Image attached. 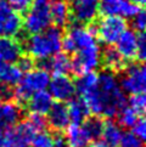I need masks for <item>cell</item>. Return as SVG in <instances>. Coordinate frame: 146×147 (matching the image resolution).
<instances>
[{
    "label": "cell",
    "mask_w": 146,
    "mask_h": 147,
    "mask_svg": "<svg viewBox=\"0 0 146 147\" xmlns=\"http://www.w3.org/2000/svg\"><path fill=\"white\" fill-rule=\"evenodd\" d=\"M116 50L124 61H133L138 54V33L132 29H126L116 43Z\"/></svg>",
    "instance_id": "4fadbf2b"
},
{
    "label": "cell",
    "mask_w": 146,
    "mask_h": 147,
    "mask_svg": "<svg viewBox=\"0 0 146 147\" xmlns=\"http://www.w3.org/2000/svg\"><path fill=\"white\" fill-rule=\"evenodd\" d=\"M101 63H103L107 71L113 73L122 71L126 67V61L119 55L116 48H107L103 52H101Z\"/></svg>",
    "instance_id": "cb8c5ba5"
},
{
    "label": "cell",
    "mask_w": 146,
    "mask_h": 147,
    "mask_svg": "<svg viewBox=\"0 0 146 147\" xmlns=\"http://www.w3.org/2000/svg\"><path fill=\"white\" fill-rule=\"evenodd\" d=\"M17 62V67L20 68L22 73H26V72H29L30 69L34 68V59H32L29 55L27 56H20V59L16 61Z\"/></svg>",
    "instance_id": "1f68e13d"
},
{
    "label": "cell",
    "mask_w": 146,
    "mask_h": 147,
    "mask_svg": "<svg viewBox=\"0 0 146 147\" xmlns=\"http://www.w3.org/2000/svg\"><path fill=\"white\" fill-rule=\"evenodd\" d=\"M71 63L72 60L68 57V55L57 52L56 55H54L48 60L46 67L55 76H66L68 72H71Z\"/></svg>",
    "instance_id": "d4e9b609"
},
{
    "label": "cell",
    "mask_w": 146,
    "mask_h": 147,
    "mask_svg": "<svg viewBox=\"0 0 146 147\" xmlns=\"http://www.w3.org/2000/svg\"><path fill=\"white\" fill-rule=\"evenodd\" d=\"M49 94L57 102H68L76 95V86L68 76H55L49 83Z\"/></svg>",
    "instance_id": "8fae6325"
},
{
    "label": "cell",
    "mask_w": 146,
    "mask_h": 147,
    "mask_svg": "<svg viewBox=\"0 0 146 147\" xmlns=\"http://www.w3.org/2000/svg\"><path fill=\"white\" fill-rule=\"evenodd\" d=\"M53 97L49 94V91L41 90L38 92H34L32 96L28 98V109L30 113L34 114H40V115H46L50 108L53 107L54 101Z\"/></svg>",
    "instance_id": "ffe728a7"
},
{
    "label": "cell",
    "mask_w": 146,
    "mask_h": 147,
    "mask_svg": "<svg viewBox=\"0 0 146 147\" xmlns=\"http://www.w3.org/2000/svg\"><path fill=\"white\" fill-rule=\"evenodd\" d=\"M71 16L79 23H91L99 13V0H72Z\"/></svg>",
    "instance_id": "7c38bea8"
},
{
    "label": "cell",
    "mask_w": 146,
    "mask_h": 147,
    "mask_svg": "<svg viewBox=\"0 0 146 147\" xmlns=\"http://www.w3.org/2000/svg\"><path fill=\"white\" fill-rule=\"evenodd\" d=\"M48 117H46V123L49 124L51 129L56 131L64 130L70 125V115L68 111H67V106L64 102H57L53 105V107L50 108L48 112Z\"/></svg>",
    "instance_id": "2e32d148"
},
{
    "label": "cell",
    "mask_w": 146,
    "mask_h": 147,
    "mask_svg": "<svg viewBox=\"0 0 146 147\" xmlns=\"http://www.w3.org/2000/svg\"><path fill=\"white\" fill-rule=\"evenodd\" d=\"M97 44L94 27L73 24L62 38V49L68 54H76L85 48Z\"/></svg>",
    "instance_id": "5b68a950"
},
{
    "label": "cell",
    "mask_w": 146,
    "mask_h": 147,
    "mask_svg": "<svg viewBox=\"0 0 146 147\" xmlns=\"http://www.w3.org/2000/svg\"><path fill=\"white\" fill-rule=\"evenodd\" d=\"M128 107H130L139 115L143 114L146 108V97L144 95V92L130 95V97L128 100Z\"/></svg>",
    "instance_id": "f546056e"
},
{
    "label": "cell",
    "mask_w": 146,
    "mask_h": 147,
    "mask_svg": "<svg viewBox=\"0 0 146 147\" xmlns=\"http://www.w3.org/2000/svg\"><path fill=\"white\" fill-rule=\"evenodd\" d=\"M117 117H118V123H119L118 125H122L124 128H133V125L137 123V120L140 118V115L126 105L118 112Z\"/></svg>",
    "instance_id": "83f0119b"
},
{
    "label": "cell",
    "mask_w": 146,
    "mask_h": 147,
    "mask_svg": "<svg viewBox=\"0 0 146 147\" xmlns=\"http://www.w3.org/2000/svg\"><path fill=\"white\" fill-rule=\"evenodd\" d=\"M67 111H68L70 120L74 124H80L89 117V108H88L85 101L83 98H74L68 101L67 105Z\"/></svg>",
    "instance_id": "7402d4cb"
},
{
    "label": "cell",
    "mask_w": 146,
    "mask_h": 147,
    "mask_svg": "<svg viewBox=\"0 0 146 147\" xmlns=\"http://www.w3.org/2000/svg\"><path fill=\"white\" fill-rule=\"evenodd\" d=\"M101 65V50L99 44L85 48L76 52L74 59L72 60L71 71L77 76L85 72H93Z\"/></svg>",
    "instance_id": "ba28073f"
},
{
    "label": "cell",
    "mask_w": 146,
    "mask_h": 147,
    "mask_svg": "<svg viewBox=\"0 0 146 147\" xmlns=\"http://www.w3.org/2000/svg\"><path fill=\"white\" fill-rule=\"evenodd\" d=\"M132 129H133L132 133H134L139 139H141V140L144 141V139L146 138V123H145L144 118L140 117V118L137 120V123L133 125Z\"/></svg>",
    "instance_id": "8d00e7d4"
},
{
    "label": "cell",
    "mask_w": 146,
    "mask_h": 147,
    "mask_svg": "<svg viewBox=\"0 0 146 147\" xmlns=\"http://www.w3.org/2000/svg\"><path fill=\"white\" fill-rule=\"evenodd\" d=\"M88 147H111V146L106 144L103 140H96V141H94L93 144H89Z\"/></svg>",
    "instance_id": "ab89813d"
},
{
    "label": "cell",
    "mask_w": 146,
    "mask_h": 147,
    "mask_svg": "<svg viewBox=\"0 0 146 147\" xmlns=\"http://www.w3.org/2000/svg\"><path fill=\"white\" fill-rule=\"evenodd\" d=\"M119 146L121 147H144V141L141 139H139L132 131H128V133L122 134Z\"/></svg>",
    "instance_id": "4dcf8cb0"
},
{
    "label": "cell",
    "mask_w": 146,
    "mask_h": 147,
    "mask_svg": "<svg viewBox=\"0 0 146 147\" xmlns=\"http://www.w3.org/2000/svg\"><path fill=\"white\" fill-rule=\"evenodd\" d=\"M71 6L67 0H51L50 18L56 27H65L71 21Z\"/></svg>",
    "instance_id": "ac0fdd59"
},
{
    "label": "cell",
    "mask_w": 146,
    "mask_h": 147,
    "mask_svg": "<svg viewBox=\"0 0 146 147\" xmlns=\"http://www.w3.org/2000/svg\"><path fill=\"white\" fill-rule=\"evenodd\" d=\"M50 1L49 0H34L27 10L22 21V26L28 34H36L50 27Z\"/></svg>",
    "instance_id": "277c9868"
},
{
    "label": "cell",
    "mask_w": 146,
    "mask_h": 147,
    "mask_svg": "<svg viewBox=\"0 0 146 147\" xmlns=\"http://www.w3.org/2000/svg\"><path fill=\"white\" fill-rule=\"evenodd\" d=\"M6 1L17 13L27 11L30 4H32V0H6Z\"/></svg>",
    "instance_id": "836d02e7"
},
{
    "label": "cell",
    "mask_w": 146,
    "mask_h": 147,
    "mask_svg": "<svg viewBox=\"0 0 146 147\" xmlns=\"http://www.w3.org/2000/svg\"><path fill=\"white\" fill-rule=\"evenodd\" d=\"M122 130L121 127L113 120H107V122H103V128H102V133L101 136L103 141L106 144H108L111 147H117L119 146V141L122 138Z\"/></svg>",
    "instance_id": "484cf974"
},
{
    "label": "cell",
    "mask_w": 146,
    "mask_h": 147,
    "mask_svg": "<svg viewBox=\"0 0 146 147\" xmlns=\"http://www.w3.org/2000/svg\"><path fill=\"white\" fill-rule=\"evenodd\" d=\"M137 59L139 61H144L146 59V36L144 32L138 33V54Z\"/></svg>",
    "instance_id": "e575fe53"
},
{
    "label": "cell",
    "mask_w": 146,
    "mask_h": 147,
    "mask_svg": "<svg viewBox=\"0 0 146 147\" xmlns=\"http://www.w3.org/2000/svg\"><path fill=\"white\" fill-rule=\"evenodd\" d=\"M85 131L88 133V135L90 136V139H97L101 136L102 133V128H103V120L99 117V115H95V117H88L84 120V124H83Z\"/></svg>",
    "instance_id": "4316f807"
},
{
    "label": "cell",
    "mask_w": 146,
    "mask_h": 147,
    "mask_svg": "<svg viewBox=\"0 0 146 147\" xmlns=\"http://www.w3.org/2000/svg\"><path fill=\"white\" fill-rule=\"evenodd\" d=\"M49 71L44 67L33 68L22 76L17 88L14 90V98L18 102H27L34 92L45 90L50 83Z\"/></svg>",
    "instance_id": "3957f363"
},
{
    "label": "cell",
    "mask_w": 146,
    "mask_h": 147,
    "mask_svg": "<svg viewBox=\"0 0 146 147\" xmlns=\"http://www.w3.org/2000/svg\"><path fill=\"white\" fill-rule=\"evenodd\" d=\"M30 123H32L33 127L38 130V131H41L44 130L45 125H46V119L44 115H40V114H34V113H30V115L27 118Z\"/></svg>",
    "instance_id": "d590c367"
},
{
    "label": "cell",
    "mask_w": 146,
    "mask_h": 147,
    "mask_svg": "<svg viewBox=\"0 0 146 147\" xmlns=\"http://www.w3.org/2000/svg\"><path fill=\"white\" fill-rule=\"evenodd\" d=\"M132 22H133L134 29H137L138 32H144V29L146 27V16L143 9L135 16L132 17Z\"/></svg>",
    "instance_id": "d6a6232c"
},
{
    "label": "cell",
    "mask_w": 146,
    "mask_h": 147,
    "mask_svg": "<svg viewBox=\"0 0 146 147\" xmlns=\"http://www.w3.org/2000/svg\"><path fill=\"white\" fill-rule=\"evenodd\" d=\"M54 146L55 147H66V141L65 138L60 134L54 135Z\"/></svg>",
    "instance_id": "f35d334b"
},
{
    "label": "cell",
    "mask_w": 146,
    "mask_h": 147,
    "mask_svg": "<svg viewBox=\"0 0 146 147\" xmlns=\"http://www.w3.org/2000/svg\"><path fill=\"white\" fill-rule=\"evenodd\" d=\"M22 48L17 39L10 36L0 38V62L5 63H15L21 56Z\"/></svg>",
    "instance_id": "d6986e66"
},
{
    "label": "cell",
    "mask_w": 146,
    "mask_h": 147,
    "mask_svg": "<svg viewBox=\"0 0 146 147\" xmlns=\"http://www.w3.org/2000/svg\"><path fill=\"white\" fill-rule=\"evenodd\" d=\"M62 34L59 27H49L36 34H32L26 40V50L32 59L46 61L62 49Z\"/></svg>",
    "instance_id": "7a4b0ae2"
},
{
    "label": "cell",
    "mask_w": 146,
    "mask_h": 147,
    "mask_svg": "<svg viewBox=\"0 0 146 147\" xmlns=\"http://www.w3.org/2000/svg\"><path fill=\"white\" fill-rule=\"evenodd\" d=\"M132 1H133L134 4H137L138 6H143V5L145 4L146 0H132Z\"/></svg>",
    "instance_id": "b9f144b4"
},
{
    "label": "cell",
    "mask_w": 146,
    "mask_h": 147,
    "mask_svg": "<svg viewBox=\"0 0 146 147\" xmlns=\"http://www.w3.org/2000/svg\"><path fill=\"white\" fill-rule=\"evenodd\" d=\"M36 133H38V130L33 127L28 119L23 120V122H18L12 130L10 129L7 131L9 136L12 139L16 147H27Z\"/></svg>",
    "instance_id": "9a60e30c"
},
{
    "label": "cell",
    "mask_w": 146,
    "mask_h": 147,
    "mask_svg": "<svg viewBox=\"0 0 146 147\" xmlns=\"http://www.w3.org/2000/svg\"><path fill=\"white\" fill-rule=\"evenodd\" d=\"M0 97L4 101H10L11 98H14V90L11 89V86L1 85V88H0Z\"/></svg>",
    "instance_id": "74e56055"
},
{
    "label": "cell",
    "mask_w": 146,
    "mask_h": 147,
    "mask_svg": "<svg viewBox=\"0 0 146 147\" xmlns=\"http://www.w3.org/2000/svg\"><path fill=\"white\" fill-rule=\"evenodd\" d=\"M119 86H121L123 92H127L129 95L144 92L146 88L145 67L141 63H134L128 67H124Z\"/></svg>",
    "instance_id": "52a82bcc"
},
{
    "label": "cell",
    "mask_w": 146,
    "mask_h": 147,
    "mask_svg": "<svg viewBox=\"0 0 146 147\" xmlns=\"http://www.w3.org/2000/svg\"><path fill=\"white\" fill-rule=\"evenodd\" d=\"M23 73L14 63L0 62V84L7 86H15L20 83Z\"/></svg>",
    "instance_id": "603a6c76"
},
{
    "label": "cell",
    "mask_w": 146,
    "mask_h": 147,
    "mask_svg": "<svg viewBox=\"0 0 146 147\" xmlns=\"http://www.w3.org/2000/svg\"><path fill=\"white\" fill-rule=\"evenodd\" d=\"M88 108L95 115L113 118L127 105V98L119 86V82L113 72L105 71L99 74L97 88L89 95L82 97Z\"/></svg>",
    "instance_id": "6da1fadb"
},
{
    "label": "cell",
    "mask_w": 146,
    "mask_h": 147,
    "mask_svg": "<svg viewBox=\"0 0 146 147\" xmlns=\"http://www.w3.org/2000/svg\"><path fill=\"white\" fill-rule=\"evenodd\" d=\"M95 29L96 38L106 45H113L117 43L119 36L126 29H128L127 21L119 16H103L97 22Z\"/></svg>",
    "instance_id": "8992f818"
},
{
    "label": "cell",
    "mask_w": 146,
    "mask_h": 147,
    "mask_svg": "<svg viewBox=\"0 0 146 147\" xmlns=\"http://www.w3.org/2000/svg\"><path fill=\"white\" fill-rule=\"evenodd\" d=\"M99 74L95 72H85L78 76L77 82L74 83L76 92H78L82 97L89 95L97 88Z\"/></svg>",
    "instance_id": "44dd1931"
},
{
    "label": "cell",
    "mask_w": 146,
    "mask_h": 147,
    "mask_svg": "<svg viewBox=\"0 0 146 147\" xmlns=\"http://www.w3.org/2000/svg\"><path fill=\"white\" fill-rule=\"evenodd\" d=\"M21 117H22V109L16 102H0V129L1 130L12 129L20 122Z\"/></svg>",
    "instance_id": "5bb4252c"
},
{
    "label": "cell",
    "mask_w": 146,
    "mask_h": 147,
    "mask_svg": "<svg viewBox=\"0 0 146 147\" xmlns=\"http://www.w3.org/2000/svg\"><path fill=\"white\" fill-rule=\"evenodd\" d=\"M141 7L132 0H99V12L103 16H119L124 20L135 16Z\"/></svg>",
    "instance_id": "9c48e42d"
},
{
    "label": "cell",
    "mask_w": 146,
    "mask_h": 147,
    "mask_svg": "<svg viewBox=\"0 0 146 147\" xmlns=\"http://www.w3.org/2000/svg\"><path fill=\"white\" fill-rule=\"evenodd\" d=\"M65 133V141L66 146L68 147H88L91 142L90 136L88 135L84 127L80 124H74L68 125Z\"/></svg>",
    "instance_id": "e0dca14e"
},
{
    "label": "cell",
    "mask_w": 146,
    "mask_h": 147,
    "mask_svg": "<svg viewBox=\"0 0 146 147\" xmlns=\"http://www.w3.org/2000/svg\"><path fill=\"white\" fill-rule=\"evenodd\" d=\"M32 147H55L54 146V135L49 131L41 130L38 131L29 144Z\"/></svg>",
    "instance_id": "f1b7e54d"
},
{
    "label": "cell",
    "mask_w": 146,
    "mask_h": 147,
    "mask_svg": "<svg viewBox=\"0 0 146 147\" xmlns=\"http://www.w3.org/2000/svg\"><path fill=\"white\" fill-rule=\"evenodd\" d=\"M22 20L6 0H0V35L15 38L21 33Z\"/></svg>",
    "instance_id": "30bf717a"
},
{
    "label": "cell",
    "mask_w": 146,
    "mask_h": 147,
    "mask_svg": "<svg viewBox=\"0 0 146 147\" xmlns=\"http://www.w3.org/2000/svg\"><path fill=\"white\" fill-rule=\"evenodd\" d=\"M5 144V130L0 129V147H4Z\"/></svg>",
    "instance_id": "60d3db41"
}]
</instances>
